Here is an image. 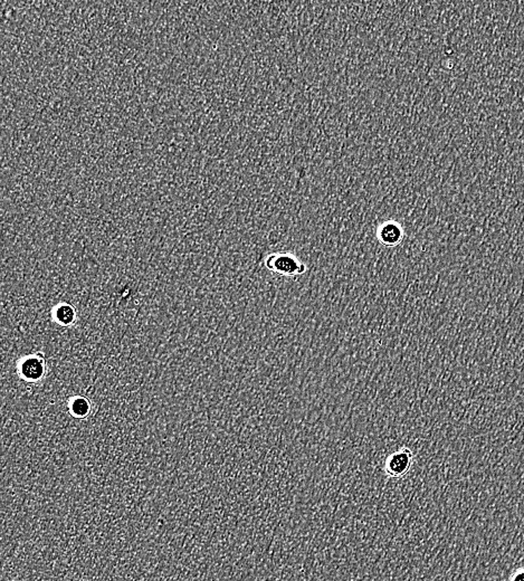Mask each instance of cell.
<instances>
[{"instance_id":"3","label":"cell","mask_w":524,"mask_h":581,"mask_svg":"<svg viewBox=\"0 0 524 581\" xmlns=\"http://www.w3.org/2000/svg\"><path fill=\"white\" fill-rule=\"evenodd\" d=\"M17 372L25 382H40L46 374L45 356L42 352L24 356L17 363Z\"/></svg>"},{"instance_id":"2","label":"cell","mask_w":524,"mask_h":581,"mask_svg":"<svg viewBox=\"0 0 524 581\" xmlns=\"http://www.w3.org/2000/svg\"><path fill=\"white\" fill-rule=\"evenodd\" d=\"M415 462V455L410 447H401L384 460V472L389 478H404Z\"/></svg>"},{"instance_id":"1","label":"cell","mask_w":524,"mask_h":581,"mask_svg":"<svg viewBox=\"0 0 524 581\" xmlns=\"http://www.w3.org/2000/svg\"><path fill=\"white\" fill-rule=\"evenodd\" d=\"M264 264L267 270L276 276L287 278H297L306 274L308 267L294 254L278 252L267 256Z\"/></svg>"},{"instance_id":"5","label":"cell","mask_w":524,"mask_h":581,"mask_svg":"<svg viewBox=\"0 0 524 581\" xmlns=\"http://www.w3.org/2000/svg\"><path fill=\"white\" fill-rule=\"evenodd\" d=\"M53 319L57 324L63 326H72L76 320V310L72 304L59 303L53 309Z\"/></svg>"},{"instance_id":"7","label":"cell","mask_w":524,"mask_h":581,"mask_svg":"<svg viewBox=\"0 0 524 581\" xmlns=\"http://www.w3.org/2000/svg\"><path fill=\"white\" fill-rule=\"evenodd\" d=\"M509 581H524V567L518 568L516 571H513Z\"/></svg>"},{"instance_id":"4","label":"cell","mask_w":524,"mask_h":581,"mask_svg":"<svg viewBox=\"0 0 524 581\" xmlns=\"http://www.w3.org/2000/svg\"><path fill=\"white\" fill-rule=\"evenodd\" d=\"M404 228L396 220H387L377 228V239L386 248H396L404 241Z\"/></svg>"},{"instance_id":"6","label":"cell","mask_w":524,"mask_h":581,"mask_svg":"<svg viewBox=\"0 0 524 581\" xmlns=\"http://www.w3.org/2000/svg\"><path fill=\"white\" fill-rule=\"evenodd\" d=\"M70 412L76 418H85L91 413V402L83 396H74L68 400Z\"/></svg>"}]
</instances>
